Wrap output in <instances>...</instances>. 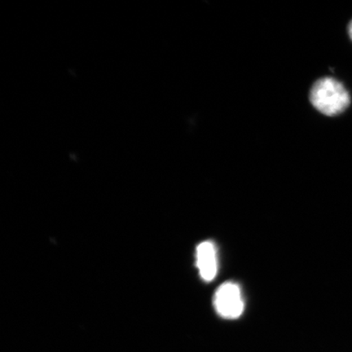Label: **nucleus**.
<instances>
[{"mask_svg":"<svg viewBox=\"0 0 352 352\" xmlns=\"http://www.w3.org/2000/svg\"><path fill=\"white\" fill-rule=\"evenodd\" d=\"M310 101L321 113L332 117L345 111L350 105L351 96L342 82L327 77L319 79L311 87Z\"/></svg>","mask_w":352,"mask_h":352,"instance_id":"f257e3e1","label":"nucleus"},{"mask_svg":"<svg viewBox=\"0 0 352 352\" xmlns=\"http://www.w3.org/2000/svg\"><path fill=\"white\" fill-rule=\"evenodd\" d=\"M349 33L352 41V20L349 25Z\"/></svg>","mask_w":352,"mask_h":352,"instance_id":"20e7f679","label":"nucleus"},{"mask_svg":"<svg viewBox=\"0 0 352 352\" xmlns=\"http://www.w3.org/2000/svg\"><path fill=\"white\" fill-rule=\"evenodd\" d=\"M196 258L201 278L206 281L212 280L218 270L217 249L214 243L209 241L201 242L197 248Z\"/></svg>","mask_w":352,"mask_h":352,"instance_id":"7ed1b4c3","label":"nucleus"},{"mask_svg":"<svg viewBox=\"0 0 352 352\" xmlns=\"http://www.w3.org/2000/svg\"><path fill=\"white\" fill-rule=\"evenodd\" d=\"M214 305L222 318H239L245 307L239 285L226 283L220 285L214 294Z\"/></svg>","mask_w":352,"mask_h":352,"instance_id":"f03ea898","label":"nucleus"}]
</instances>
